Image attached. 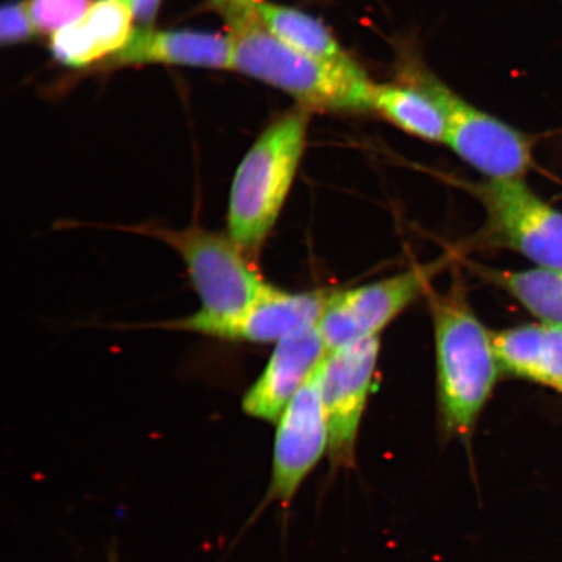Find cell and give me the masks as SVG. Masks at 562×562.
<instances>
[{"label": "cell", "instance_id": "5b68a950", "mask_svg": "<svg viewBox=\"0 0 562 562\" xmlns=\"http://www.w3.org/2000/svg\"><path fill=\"white\" fill-rule=\"evenodd\" d=\"M424 89L445 112L446 144L490 180L522 179L532 165V139L462 100L432 76L420 75Z\"/></svg>", "mask_w": 562, "mask_h": 562}, {"label": "cell", "instance_id": "30bf717a", "mask_svg": "<svg viewBox=\"0 0 562 562\" xmlns=\"http://www.w3.org/2000/svg\"><path fill=\"white\" fill-rule=\"evenodd\" d=\"M430 270L417 269L347 292L333 293L318 321L328 351L378 336L425 291Z\"/></svg>", "mask_w": 562, "mask_h": 562}, {"label": "cell", "instance_id": "8992f818", "mask_svg": "<svg viewBox=\"0 0 562 562\" xmlns=\"http://www.w3.org/2000/svg\"><path fill=\"white\" fill-rule=\"evenodd\" d=\"M487 213L490 243L521 252L539 267L562 270V213L522 179L490 180L475 188Z\"/></svg>", "mask_w": 562, "mask_h": 562}, {"label": "cell", "instance_id": "8fae6325", "mask_svg": "<svg viewBox=\"0 0 562 562\" xmlns=\"http://www.w3.org/2000/svg\"><path fill=\"white\" fill-rule=\"evenodd\" d=\"M326 355L318 323L278 341L261 376L245 393L243 411L251 418L278 422Z\"/></svg>", "mask_w": 562, "mask_h": 562}, {"label": "cell", "instance_id": "9a60e30c", "mask_svg": "<svg viewBox=\"0 0 562 562\" xmlns=\"http://www.w3.org/2000/svg\"><path fill=\"white\" fill-rule=\"evenodd\" d=\"M256 13L278 40L308 58L339 66L356 63L344 50L331 31L308 13L262 0H258Z\"/></svg>", "mask_w": 562, "mask_h": 562}, {"label": "cell", "instance_id": "ac0fdd59", "mask_svg": "<svg viewBox=\"0 0 562 562\" xmlns=\"http://www.w3.org/2000/svg\"><path fill=\"white\" fill-rule=\"evenodd\" d=\"M35 27L56 33L80 20L90 9V0H27Z\"/></svg>", "mask_w": 562, "mask_h": 562}, {"label": "cell", "instance_id": "ba28073f", "mask_svg": "<svg viewBox=\"0 0 562 562\" xmlns=\"http://www.w3.org/2000/svg\"><path fill=\"white\" fill-rule=\"evenodd\" d=\"M323 360L278 420L270 497L281 504L292 501L323 453L328 451L329 427L322 395Z\"/></svg>", "mask_w": 562, "mask_h": 562}, {"label": "cell", "instance_id": "44dd1931", "mask_svg": "<svg viewBox=\"0 0 562 562\" xmlns=\"http://www.w3.org/2000/svg\"><path fill=\"white\" fill-rule=\"evenodd\" d=\"M130 7L133 16L143 26H150L156 20L161 0H123Z\"/></svg>", "mask_w": 562, "mask_h": 562}, {"label": "cell", "instance_id": "3957f363", "mask_svg": "<svg viewBox=\"0 0 562 562\" xmlns=\"http://www.w3.org/2000/svg\"><path fill=\"white\" fill-rule=\"evenodd\" d=\"M432 306L442 419L448 431L468 438L502 367L492 336L460 294L437 297Z\"/></svg>", "mask_w": 562, "mask_h": 562}, {"label": "cell", "instance_id": "e0dca14e", "mask_svg": "<svg viewBox=\"0 0 562 562\" xmlns=\"http://www.w3.org/2000/svg\"><path fill=\"white\" fill-rule=\"evenodd\" d=\"M494 280L544 325L562 327V270L497 272Z\"/></svg>", "mask_w": 562, "mask_h": 562}, {"label": "cell", "instance_id": "9c48e42d", "mask_svg": "<svg viewBox=\"0 0 562 562\" xmlns=\"http://www.w3.org/2000/svg\"><path fill=\"white\" fill-rule=\"evenodd\" d=\"M331 294L290 293L267 284L258 299L235 318L210 319L199 313L158 325L229 341L278 342L321 319Z\"/></svg>", "mask_w": 562, "mask_h": 562}, {"label": "cell", "instance_id": "277c9868", "mask_svg": "<svg viewBox=\"0 0 562 562\" xmlns=\"http://www.w3.org/2000/svg\"><path fill=\"white\" fill-rule=\"evenodd\" d=\"M125 229L157 238L178 252L202 302L199 314L205 318L228 319L241 315L267 285L229 235L196 224L176 231L144 223Z\"/></svg>", "mask_w": 562, "mask_h": 562}, {"label": "cell", "instance_id": "52a82bcc", "mask_svg": "<svg viewBox=\"0 0 562 562\" xmlns=\"http://www.w3.org/2000/svg\"><path fill=\"white\" fill-rule=\"evenodd\" d=\"M379 336L328 351L322 362V395L329 427V459L353 463L355 447L379 356Z\"/></svg>", "mask_w": 562, "mask_h": 562}, {"label": "cell", "instance_id": "4fadbf2b", "mask_svg": "<svg viewBox=\"0 0 562 562\" xmlns=\"http://www.w3.org/2000/svg\"><path fill=\"white\" fill-rule=\"evenodd\" d=\"M133 19L123 0H97L80 20L52 35L54 58L72 68L110 58L130 40Z\"/></svg>", "mask_w": 562, "mask_h": 562}, {"label": "cell", "instance_id": "5bb4252c", "mask_svg": "<svg viewBox=\"0 0 562 562\" xmlns=\"http://www.w3.org/2000/svg\"><path fill=\"white\" fill-rule=\"evenodd\" d=\"M492 341L505 371L562 392L561 326H519L492 335Z\"/></svg>", "mask_w": 562, "mask_h": 562}, {"label": "cell", "instance_id": "6da1fadb", "mask_svg": "<svg viewBox=\"0 0 562 562\" xmlns=\"http://www.w3.org/2000/svg\"><path fill=\"white\" fill-rule=\"evenodd\" d=\"M232 68L292 95L308 111H372V82L353 65H329L293 50L276 37L256 11L228 24Z\"/></svg>", "mask_w": 562, "mask_h": 562}, {"label": "cell", "instance_id": "2e32d148", "mask_svg": "<svg viewBox=\"0 0 562 562\" xmlns=\"http://www.w3.org/2000/svg\"><path fill=\"white\" fill-rule=\"evenodd\" d=\"M372 111L412 136L446 143L447 121L439 104L417 86L382 83L372 91Z\"/></svg>", "mask_w": 562, "mask_h": 562}, {"label": "cell", "instance_id": "ffe728a7", "mask_svg": "<svg viewBox=\"0 0 562 562\" xmlns=\"http://www.w3.org/2000/svg\"><path fill=\"white\" fill-rule=\"evenodd\" d=\"M258 0H209L211 9L220 13L227 24L256 11Z\"/></svg>", "mask_w": 562, "mask_h": 562}, {"label": "cell", "instance_id": "7a4b0ae2", "mask_svg": "<svg viewBox=\"0 0 562 562\" xmlns=\"http://www.w3.org/2000/svg\"><path fill=\"white\" fill-rule=\"evenodd\" d=\"M311 111L273 122L246 153L232 182L228 235L246 256L257 255L277 223L305 150Z\"/></svg>", "mask_w": 562, "mask_h": 562}, {"label": "cell", "instance_id": "d6986e66", "mask_svg": "<svg viewBox=\"0 0 562 562\" xmlns=\"http://www.w3.org/2000/svg\"><path fill=\"white\" fill-rule=\"evenodd\" d=\"M27 2L5 3L0 16V40L3 45L20 44L37 34Z\"/></svg>", "mask_w": 562, "mask_h": 562}, {"label": "cell", "instance_id": "7c38bea8", "mask_svg": "<svg viewBox=\"0 0 562 562\" xmlns=\"http://www.w3.org/2000/svg\"><path fill=\"white\" fill-rule=\"evenodd\" d=\"M232 41L221 34L133 30L122 50L108 58L110 66L175 65L215 69L232 68Z\"/></svg>", "mask_w": 562, "mask_h": 562}]
</instances>
